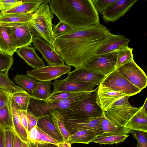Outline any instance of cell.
I'll use <instances>...</instances> for the list:
<instances>
[{
    "instance_id": "f6af8a7d",
    "label": "cell",
    "mask_w": 147,
    "mask_h": 147,
    "mask_svg": "<svg viewBox=\"0 0 147 147\" xmlns=\"http://www.w3.org/2000/svg\"><path fill=\"white\" fill-rule=\"evenodd\" d=\"M11 98L10 94L0 89V109L10 103Z\"/></svg>"
},
{
    "instance_id": "5bb4252c",
    "label": "cell",
    "mask_w": 147,
    "mask_h": 147,
    "mask_svg": "<svg viewBox=\"0 0 147 147\" xmlns=\"http://www.w3.org/2000/svg\"><path fill=\"white\" fill-rule=\"evenodd\" d=\"M137 0H117L109 5L102 14L105 23L113 22L123 17Z\"/></svg>"
},
{
    "instance_id": "db71d44e",
    "label": "cell",
    "mask_w": 147,
    "mask_h": 147,
    "mask_svg": "<svg viewBox=\"0 0 147 147\" xmlns=\"http://www.w3.org/2000/svg\"><path fill=\"white\" fill-rule=\"evenodd\" d=\"M44 147H61L60 146H59L56 145L55 144H48L45 145Z\"/></svg>"
},
{
    "instance_id": "7c38bea8",
    "label": "cell",
    "mask_w": 147,
    "mask_h": 147,
    "mask_svg": "<svg viewBox=\"0 0 147 147\" xmlns=\"http://www.w3.org/2000/svg\"><path fill=\"white\" fill-rule=\"evenodd\" d=\"M101 117L87 120L64 118V123L70 134L79 131L88 130L95 132L97 135H100L104 133L101 125Z\"/></svg>"
},
{
    "instance_id": "3957f363",
    "label": "cell",
    "mask_w": 147,
    "mask_h": 147,
    "mask_svg": "<svg viewBox=\"0 0 147 147\" xmlns=\"http://www.w3.org/2000/svg\"><path fill=\"white\" fill-rule=\"evenodd\" d=\"M92 91L78 92L67 98L52 103L37 99L31 96L26 111L38 118L51 115L54 111L60 113L75 106Z\"/></svg>"
},
{
    "instance_id": "f5cc1de1",
    "label": "cell",
    "mask_w": 147,
    "mask_h": 147,
    "mask_svg": "<svg viewBox=\"0 0 147 147\" xmlns=\"http://www.w3.org/2000/svg\"><path fill=\"white\" fill-rule=\"evenodd\" d=\"M144 109L147 112V98H146L144 104L143 105Z\"/></svg>"
},
{
    "instance_id": "d6986e66",
    "label": "cell",
    "mask_w": 147,
    "mask_h": 147,
    "mask_svg": "<svg viewBox=\"0 0 147 147\" xmlns=\"http://www.w3.org/2000/svg\"><path fill=\"white\" fill-rule=\"evenodd\" d=\"M124 127L132 130L147 132V113L143 105Z\"/></svg>"
},
{
    "instance_id": "5b68a950",
    "label": "cell",
    "mask_w": 147,
    "mask_h": 147,
    "mask_svg": "<svg viewBox=\"0 0 147 147\" xmlns=\"http://www.w3.org/2000/svg\"><path fill=\"white\" fill-rule=\"evenodd\" d=\"M98 88L73 108L60 113L66 119L87 120L102 117L103 111L96 102Z\"/></svg>"
},
{
    "instance_id": "7bdbcfd3",
    "label": "cell",
    "mask_w": 147,
    "mask_h": 147,
    "mask_svg": "<svg viewBox=\"0 0 147 147\" xmlns=\"http://www.w3.org/2000/svg\"><path fill=\"white\" fill-rule=\"evenodd\" d=\"M4 133V147H13L14 132L13 130H3Z\"/></svg>"
},
{
    "instance_id": "8992f818",
    "label": "cell",
    "mask_w": 147,
    "mask_h": 147,
    "mask_svg": "<svg viewBox=\"0 0 147 147\" xmlns=\"http://www.w3.org/2000/svg\"><path fill=\"white\" fill-rule=\"evenodd\" d=\"M129 97L125 95L115 101L107 110L103 111L104 117L114 125L124 127L141 108L131 106L129 101Z\"/></svg>"
},
{
    "instance_id": "4316f807",
    "label": "cell",
    "mask_w": 147,
    "mask_h": 147,
    "mask_svg": "<svg viewBox=\"0 0 147 147\" xmlns=\"http://www.w3.org/2000/svg\"><path fill=\"white\" fill-rule=\"evenodd\" d=\"M33 13H3L0 12L1 23H28L31 20Z\"/></svg>"
},
{
    "instance_id": "f546056e",
    "label": "cell",
    "mask_w": 147,
    "mask_h": 147,
    "mask_svg": "<svg viewBox=\"0 0 147 147\" xmlns=\"http://www.w3.org/2000/svg\"><path fill=\"white\" fill-rule=\"evenodd\" d=\"M13 80L20 87L27 91L31 96L39 82L27 75L18 74L14 76Z\"/></svg>"
},
{
    "instance_id": "1f68e13d",
    "label": "cell",
    "mask_w": 147,
    "mask_h": 147,
    "mask_svg": "<svg viewBox=\"0 0 147 147\" xmlns=\"http://www.w3.org/2000/svg\"><path fill=\"white\" fill-rule=\"evenodd\" d=\"M0 89L10 94L26 91L15 84L9 78L7 75L0 74Z\"/></svg>"
},
{
    "instance_id": "681fc988",
    "label": "cell",
    "mask_w": 147,
    "mask_h": 147,
    "mask_svg": "<svg viewBox=\"0 0 147 147\" xmlns=\"http://www.w3.org/2000/svg\"><path fill=\"white\" fill-rule=\"evenodd\" d=\"M60 144L61 147H71V144L68 141H63L60 143Z\"/></svg>"
},
{
    "instance_id": "ab89813d",
    "label": "cell",
    "mask_w": 147,
    "mask_h": 147,
    "mask_svg": "<svg viewBox=\"0 0 147 147\" xmlns=\"http://www.w3.org/2000/svg\"><path fill=\"white\" fill-rule=\"evenodd\" d=\"M131 133L138 142L136 147H147V132L131 130Z\"/></svg>"
},
{
    "instance_id": "277c9868",
    "label": "cell",
    "mask_w": 147,
    "mask_h": 147,
    "mask_svg": "<svg viewBox=\"0 0 147 147\" xmlns=\"http://www.w3.org/2000/svg\"><path fill=\"white\" fill-rule=\"evenodd\" d=\"M48 3V0H44L33 13L28 25L33 36L41 38L54 49L55 38L53 33L52 23L54 16Z\"/></svg>"
},
{
    "instance_id": "e575fe53",
    "label": "cell",
    "mask_w": 147,
    "mask_h": 147,
    "mask_svg": "<svg viewBox=\"0 0 147 147\" xmlns=\"http://www.w3.org/2000/svg\"><path fill=\"white\" fill-rule=\"evenodd\" d=\"M133 49L128 46L116 51L117 60L115 65V69L134 59Z\"/></svg>"
},
{
    "instance_id": "b9f144b4",
    "label": "cell",
    "mask_w": 147,
    "mask_h": 147,
    "mask_svg": "<svg viewBox=\"0 0 147 147\" xmlns=\"http://www.w3.org/2000/svg\"><path fill=\"white\" fill-rule=\"evenodd\" d=\"M78 92H64L55 94L50 96L46 101L48 102H54L67 98Z\"/></svg>"
},
{
    "instance_id": "836d02e7",
    "label": "cell",
    "mask_w": 147,
    "mask_h": 147,
    "mask_svg": "<svg viewBox=\"0 0 147 147\" xmlns=\"http://www.w3.org/2000/svg\"><path fill=\"white\" fill-rule=\"evenodd\" d=\"M18 109L27 111L31 96L26 91L18 92L11 95Z\"/></svg>"
},
{
    "instance_id": "4fadbf2b",
    "label": "cell",
    "mask_w": 147,
    "mask_h": 147,
    "mask_svg": "<svg viewBox=\"0 0 147 147\" xmlns=\"http://www.w3.org/2000/svg\"><path fill=\"white\" fill-rule=\"evenodd\" d=\"M53 89L51 96L64 92H78L92 91L97 85L91 82L56 80L53 83Z\"/></svg>"
},
{
    "instance_id": "60d3db41",
    "label": "cell",
    "mask_w": 147,
    "mask_h": 147,
    "mask_svg": "<svg viewBox=\"0 0 147 147\" xmlns=\"http://www.w3.org/2000/svg\"><path fill=\"white\" fill-rule=\"evenodd\" d=\"M23 0H0V10L1 13L8 11L21 4Z\"/></svg>"
},
{
    "instance_id": "ffe728a7",
    "label": "cell",
    "mask_w": 147,
    "mask_h": 147,
    "mask_svg": "<svg viewBox=\"0 0 147 147\" xmlns=\"http://www.w3.org/2000/svg\"><path fill=\"white\" fill-rule=\"evenodd\" d=\"M11 106L12 116L13 132L22 141L25 142H29L27 132L23 126L21 121L18 109L11 97Z\"/></svg>"
},
{
    "instance_id": "e0dca14e",
    "label": "cell",
    "mask_w": 147,
    "mask_h": 147,
    "mask_svg": "<svg viewBox=\"0 0 147 147\" xmlns=\"http://www.w3.org/2000/svg\"><path fill=\"white\" fill-rule=\"evenodd\" d=\"M129 41L124 35L110 33L106 40L95 55H102L123 49L128 46Z\"/></svg>"
},
{
    "instance_id": "d4e9b609",
    "label": "cell",
    "mask_w": 147,
    "mask_h": 147,
    "mask_svg": "<svg viewBox=\"0 0 147 147\" xmlns=\"http://www.w3.org/2000/svg\"><path fill=\"white\" fill-rule=\"evenodd\" d=\"M101 125L105 135H127L131 130L125 127L116 126L111 123L103 116L101 117Z\"/></svg>"
},
{
    "instance_id": "ac0fdd59",
    "label": "cell",
    "mask_w": 147,
    "mask_h": 147,
    "mask_svg": "<svg viewBox=\"0 0 147 147\" xmlns=\"http://www.w3.org/2000/svg\"><path fill=\"white\" fill-rule=\"evenodd\" d=\"M16 52L28 65L34 69L45 66V63L38 57L34 47H23L19 48Z\"/></svg>"
},
{
    "instance_id": "d6a6232c",
    "label": "cell",
    "mask_w": 147,
    "mask_h": 147,
    "mask_svg": "<svg viewBox=\"0 0 147 147\" xmlns=\"http://www.w3.org/2000/svg\"><path fill=\"white\" fill-rule=\"evenodd\" d=\"M129 136L127 135H97L92 142L100 144H112L123 142Z\"/></svg>"
},
{
    "instance_id": "52a82bcc",
    "label": "cell",
    "mask_w": 147,
    "mask_h": 147,
    "mask_svg": "<svg viewBox=\"0 0 147 147\" xmlns=\"http://www.w3.org/2000/svg\"><path fill=\"white\" fill-rule=\"evenodd\" d=\"M99 85L98 91L115 92L129 97L142 90L130 83L116 69L106 76Z\"/></svg>"
},
{
    "instance_id": "11a10c76",
    "label": "cell",
    "mask_w": 147,
    "mask_h": 147,
    "mask_svg": "<svg viewBox=\"0 0 147 147\" xmlns=\"http://www.w3.org/2000/svg\"><path fill=\"white\" fill-rule=\"evenodd\" d=\"M1 24V18H0V26Z\"/></svg>"
},
{
    "instance_id": "9a60e30c",
    "label": "cell",
    "mask_w": 147,
    "mask_h": 147,
    "mask_svg": "<svg viewBox=\"0 0 147 147\" xmlns=\"http://www.w3.org/2000/svg\"><path fill=\"white\" fill-rule=\"evenodd\" d=\"M32 44L34 49L41 53L49 65L65 64L55 49L41 38L34 36Z\"/></svg>"
},
{
    "instance_id": "30bf717a",
    "label": "cell",
    "mask_w": 147,
    "mask_h": 147,
    "mask_svg": "<svg viewBox=\"0 0 147 147\" xmlns=\"http://www.w3.org/2000/svg\"><path fill=\"white\" fill-rule=\"evenodd\" d=\"M71 69V67L67 64L49 65L27 71L26 75L38 81L51 82L69 74Z\"/></svg>"
},
{
    "instance_id": "8d00e7d4",
    "label": "cell",
    "mask_w": 147,
    "mask_h": 147,
    "mask_svg": "<svg viewBox=\"0 0 147 147\" xmlns=\"http://www.w3.org/2000/svg\"><path fill=\"white\" fill-rule=\"evenodd\" d=\"M36 127L39 134L38 138L34 144L44 145L55 144L60 146V143L59 141L44 132L37 126Z\"/></svg>"
},
{
    "instance_id": "7402d4cb",
    "label": "cell",
    "mask_w": 147,
    "mask_h": 147,
    "mask_svg": "<svg viewBox=\"0 0 147 147\" xmlns=\"http://www.w3.org/2000/svg\"><path fill=\"white\" fill-rule=\"evenodd\" d=\"M125 95L115 92H101L97 91L96 102L103 111L107 110L119 99Z\"/></svg>"
},
{
    "instance_id": "816d5d0a",
    "label": "cell",
    "mask_w": 147,
    "mask_h": 147,
    "mask_svg": "<svg viewBox=\"0 0 147 147\" xmlns=\"http://www.w3.org/2000/svg\"><path fill=\"white\" fill-rule=\"evenodd\" d=\"M31 147H44L45 145L39 144H33L30 142Z\"/></svg>"
},
{
    "instance_id": "cb8c5ba5",
    "label": "cell",
    "mask_w": 147,
    "mask_h": 147,
    "mask_svg": "<svg viewBox=\"0 0 147 147\" xmlns=\"http://www.w3.org/2000/svg\"><path fill=\"white\" fill-rule=\"evenodd\" d=\"M6 29L0 26V53L12 56L17 50Z\"/></svg>"
},
{
    "instance_id": "603a6c76",
    "label": "cell",
    "mask_w": 147,
    "mask_h": 147,
    "mask_svg": "<svg viewBox=\"0 0 147 147\" xmlns=\"http://www.w3.org/2000/svg\"><path fill=\"white\" fill-rule=\"evenodd\" d=\"M43 0H24L20 4L3 13H33L43 3Z\"/></svg>"
},
{
    "instance_id": "ba28073f",
    "label": "cell",
    "mask_w": 147,
    "mask_h": 147,
    "mask_svg": "<svg viewBox=\"0 0 147 147\" xmlns=\"http://www.w3.org/2000/svg\"><path fill=\"white\" fill-rule=\"evenodd\" d=\"M117 57L116 51L94 55L84 66L93 72L106 76L115 69Z\"/></svg>"
},
{
    "instance_id": "c3c4849f",
    "label": "cell",
    "mask_w": 147,
    "mask_h": 147,
    "mask_svg": "<svg viewBox=\"0 0 147 147\" xmlns=\"http://www.w3.org/2000/svg\"><path fill=\"white\" fill-rule=\"evenodd\" d=\"M0 147H4V133L3 129H0Z\"/></svg>"
},
{
    "instance_id": "bcb514c9",
    "label": "cell",
    "mask_w": 147,
    "mask_h": 147,
    "mask_svg": "<svg viewBox=\"0 0 147 147\" xmlns=\"http://www.w3.org/2000/svg\"><path fill=\"white\" fill-rule=\"evenodd\" d=\"M19 113L21 122L28 133V121L26 116V111L20 110L18 109Z\"/></svg>"
},
{
    "instance_id": "d590c367",
    "label": "cell",
    "mask_w": 147,
    "mask_h": 147,
    "mask_svg": "<svg viewBox=\"0 0 147 147\" xmlns=\"http://www.w3.org/2000/svg\"><path fill=\"white\" fill-rule=\"evenodd\" d=\"M13 63L12 56L0 53V74L7 75Z\"/></svg>"
},
{
    "instance_id": "44dd1931",
    "label": "cell",
    "mask_w": 147,
    "mask_h": 147,
    "mask_svg": "<svg viewBox=\"0 0 147 147\" xmlns=\"http://www.w3.org/2000/svg\"><path fill=\"white\" fill-rule=\"evenodd\" d=\"M38 118L37 125L38 127L60 143L63 141L61 136L54 126L51 114Z\"/></svg>"
},
{
    "instance_id": "f907efd6",
    "label": "cell",
    "mask_w": 147,
    "mask_h": 147,
    "mask_svg": "<svg viewBox=\"0 0 147 147\" xmlns=\"http://www.w3.org/2000/svg\"><path fill=\"white\" fill-rule=\"evenodd\" d=\"M21 147H31L30 142H25L22 141Z\"/></svg>"
},
{
    "instance_id": "2e32d148",
    "label": "cell",
    "mask_w": 147,
    "mask_h": 147,
    "mask_svg": "<svg viewBox=\"0 0 147 147\" xmlns=\"http://www.w3.org/2000/svg\"><path fill=\"white\" fill-rule=\"evenodd\" d=\"M106 76L93 72L84 66L75 68L68 74L65 80L68 81L92 83L100 84Z\"/></svg>"
},
{
    "instance_id": "8fae6325",
    "label": "cell",
    "mask_w": 147,
    "mask_h": 147,
    "mask_svg": "<svg viewBox=\"0 0 147 147\" xmlns=\"http://www.w3.org/2000/svg\"><path fill=\"white\" fill-rule=\"evenodd\" d=\"M116 69L130 83L141 90L146 86L147 76L134 60L124 64Z\"/></svg>"
},
{
    "instance_id": "74e56055",
    "label": "cell",
    "mask_w": 147,
    "mask_h": 147,
    "mask_svg": "<svg viewBox=\"0 0 147 147\" xmlns=\"http://www.w3.org/2000/svg\"><path fill=\"white\" fill-rule=\"evenodd\" d=\"M53 33L55 38L76 29L61 21L59 22L56 25H53Z\"/></svg>"
},
{
    "instance_id": "f35d334b",
    "label": "cell",
    "mask_w": 147,
    "mask_h": 147,
    "mask_svg": "<svg viewBox=\"0 0 147 147\" xmlns=\"http://www.w3.org/2000/svg\"><path fill=\"white\" fill-rule=\"evenodd\" d=\"M117 0H91L96 11L100 14L111 4Z\"/></svg>"
},
{
    "instance_id": "ee69618b",
    "label": "cell",
    "mask_w": 147,
    "mask_h": 147,
    "mask_svg": "<svg viewBox=\"0 0 147 147\" xmlns=\"http://www.w3.org/2000/svg\"><path fill=\"white\" fill-rule=\"evenodd\" d=\"M26 116L28 121V134L33 128L37 126L38 118L32 113L26 112Z\"/></svg>"
},
{
    "instance_id": "9c48e42d",
    "label": "cell",
    "mask_w": 147,
    "mask_h": 147,
    "mask_svg": "<svg viewBox=\"0 0 147 147\" xmlns=\"http://www.w3.org/2000/svg\"><path fill=\"white\" fill-rule=\"evenodd\" d=\"M4 26L17 49L26 46H32L33 35L28 23H1Z\"/></svg>"
},
{
    "instance_id": "484cf974",
    "label": "cell",
    "mask_w": 147,
    "mask_h": 147,
    "mask_svg": "<svg viewBox=\"0 0 147 147\" xmlns=\"http://www.w3.org/2000/svg\"><path fill=\"white\" fill-rule=\"evenodd\" d=\"M95 132L90 130H83L70 135L68 141L71 144L74 143L89 144L96 137Z\"/></svg>"
},
{
    "instance_id": "83f0119b",
    "label": "cell",
    "mask_w": 147,
    "mask_h": 147,
    "mask_svg": "<svg viewBox=\"0 0 147 147\" xmlns=\"http://www.w3.org/2000/svg\"><path fill=\"white\" fill-rule=\"evenodd\" d=\"M51 114L54 126L61 136L63 141H68L70 134L66 127L63 116L56 111H54Z\"/></svg>"
},
{
    "instance_id": "f1b7e54d",
    "label": "cell",
    "mask_w": 147,
    "mask_h": 147,
    "mask_svg": "<svg viewBox=\"0 0 147 147\" xmlns=\"http://www.w3.org/2000/svg\"><path fill=\"white\" fill-rule=\"evenodd\" d=\"M51 84V82H39L31 96L36 99L46 101L52 93Z\"/></svg>"
},
{
    "instance_id": "7dc6e473",
    "label": "cell",
    "mask_w": 147,
    "mask_h": 147,
    "mask_svg": "<svg viewBox=\"0 0 147 147\" xmlns=\"http://www.w3.org/2000/svg\"><path fill=\"white\" fill-rule=\"evenodd\" d=\"M14 134L13 147H21L22 141L14 133Z\"/></svg>"
},
{
    "instance_id": "7a4b0ae2",
    "label": "cell",
    "mask_w": 147,
    "mask_h": 147,
    "mask_svg": "<svg viewBox=\"0 0 147 147\" xmlns=\"http://www.w3.org/2000/svg\"><path fill=\"white\" fill-rule=\"evenodd\" d=\"M51 11L59 19L75 28L99 23L98 13L91 0H51Z\"/></svg>"
},
{
    "instance_id": "6da1fadb",
    "label": "cell",
    "mask_w": 147,
    "mask_h": 147,
    "mask_svg": "<svg viewBox=\"0 0 147 147\" xmlns=\"http://www.w3.org/2000/svg\"><path fill=\"white\" fill-rule=\"evenodd\" d=\"M110 33L100 23L76 28L55 38L54 49L67 65L75 68L82 67L95 54Z\"/></svg>"
},
{
    "instance_id": "4dcf8cb0",
    "label": "cell",
    "mask_w": 147,
    "mask_h": 147,
    "mask_svg": "<svg viewBox=\"0 0 147 147\" xmlns=\"http://www.w3.org/2000/svg\"><path fill=\"white\" fill-rule=\"evenodd\" d=\"M0 129L3 130H13L11 100L9 103L0 109Z\"/></svg>"
}]
</instances>
